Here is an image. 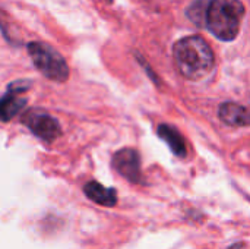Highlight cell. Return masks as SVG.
I'll return each mask as SVG.
<instances>
[{
    "label": "cell",
    "mask_w": 250,
    "mask_h": 249,
    "mask_svg": "<svg viewBox=\"0 0 250 249\" xmlns=\"http://www.w3.org/2000/svg\"><path fill=\"white\" fill-rule=\"evenodd\" d=\"M174 62L179 72L188 79H202L215 65L211 45L198 35H189L174 44Z\"/></svg>",
    "instance_id": "obj_1"
},
{
    "label": "cell",
    "mask_w": 250,
    "mask_h": 249,
    "mask_svg": "<svg viewBox=\"0 0 250 249\" xmlns=\"http://www.w3.org/2000/svg\"><path fill=\"white\" fill-rule=\"evenodd\" d=\"M245 6L240 0H211L207 3L205 26L220 40L231 41L240 31Z\"/></svg>",
    "instance_id": "obj_2"
},
{
    "label": "cell",
    "mask_w": 250,
    "mask_h": 249,
    "mask_svg": "<svg viewBox=\"0 0 250 249\" xmlns=\"http://www.w3.org/2000/svg\"><path fill=\"white\" fill-rule=\"evenodd\" d=\"M28 54L31 56L35 68L48 79L64 82L69 78V66L64 57L47 43H29Z\"/></svg>",
    "instance_id": "obj_3"
},
{
    "label": "cell",
    "mask_w": 250,
    "mask_h": 249,
    "mask_svg": "<svg viewBox=\"0 0 250 249\" xmlns=\"http://www.w3.org/2000/svg\"><path fill=\"white\" fill-rule=\"evenodd\" d=\"M22 122L31 129V132L35 136H38L40 139H42L45 142H51L60 135L59 122L53 116H50L44 112L31 110L23 116Z\"/></svg>",
    "instance_id": "obj_4"
},
{
    "label": "cell",
    "mask_w": 250,
    "mask_h": 249,
    "mask_svg": "<svg viewBox=\"0 0 250 249\" xmlns=\"http://www.w3.org/2000/svg\"><path fill=\"white\" fill-rule=\"evenodd\" d=\"M113 167L114 170L127 179L132 183H141L142 170H141V157L136 150L123 148L113 156Z\"/></svg>",
    "instance_id": "obj_5"
},
{
    "label": "cell",
    "mask_w": 250,
    "mask_h": 249,
    "mask_svg": "<svg viewBox=\"0 0 250 249\" xmlns=\"http://www.w3.org/2000/svg\"><path fill=\"white\" fill-rule=\"evenodd\" d=\"M29 85H23V82H13L7 92L0 98V120L9 122L13 119L26 104V98L22 95Z\"/></svg>",
    "instance_id": "obj_6"
},
{
    "label": "cell",
    "mask_w": 250,
    "mask_h": 249,
    "mask_svg": "<svg viewBox=\"0 0 250 249\" xmlns=\"http://www.w3.org/2000/svg\"><path fill=\"white\" fill-rule=\"evenodd\" d=\"M83 192L86 198L92 203L103 205V207H114L117 204V192L113 188H105L100 182L89 181L83 186Z\"/></svg>",
    "instance_id": "obj_7"
},
{
    "label": "cell",
    "mask_w": 250,
    "mask_h": 249,
    "mask_svg": "<svg viewBox=\"0 0 250 249\" xmlns=\"http://www.w3.org/2000/svg\"><path fill=\"white\" fill-rule=\"evenodd\" d=\"M220 119L231 126H249L250 112L237 103H224L220 107Z\"/></svg>",
    "instance_id": "obj_8"
},
{
    "label": "cell",
    "mask_w": 250,
    "mask_h": 249,
    "mask_svg": "<svg viewBox=\"0 0 250 249\" xmlns=\"http://www.w3.org/2000/svg\"><path fill=\"white\" fill-rule=\"evenodd\" d=\"M158 135L163 141L167 142L170 150L177 156V157H186L188 154V147L185 142V138L182 134L170 125H160L158 126Z\"/></svg>",
    "instance_id": "obj_9"
},
{
    "label": "cell",
    "mask_w": 250,
    "mask_h": 249,
    "mask_svg": "<svg viewBox=\"0 0 250 249\" xmlns=\"http://www.w3.org/2000/svg\"><path fill=\"white\" fill-rule=\"evenodd\" d=\"M207 3H208V0H198V1H195V3L190 6L189 10H188L189 18H190L195 23H198L199 26H205Z\"/></svg>",
    "instance_id": "obj_10"
},
{
    "label": "cell",
    "mask_w": 250,
    "mask_h": 249,
    "mask_svg": "<svg viewBox=\"0 0 250 249\" xmlns=\"http://www.w3.org/2000/svg\"><path fill=\"white\" fill-rule=\"evenodd\" d=\"M242 248H243V244H242V242H237V244L231 245L229 249H242Z\"/></svg>",
    "instance_id": "obj_11"
},
{
    "label": "cell",
    "mask_w": 250,
    "mask_h": 249,
    "mask_svg": "<svg viewBox=\"0 0 250 249\" xmlns=\"http://www.w3.org/2000/svg\"><path fill=\"white\" fill-rule=\"evenodd\" d=\"M107 1H113V0H107Z\"/></svg>",
    "instance_id": "obj_12"
}]
</instances>
